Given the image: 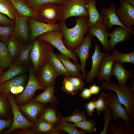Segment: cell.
I'll return each mask as SVG.
<instances>
[{"mask_svg":"<svg viewBox=\"0 0 134 134\" xmlns=\"http://www.w3.org/2000/svg\"><path fill=\"white\" fill-rule=\"evenodd\" d=\"M88 17H78L75 22L76 25L72 28H68L65 21L60 22L61 30L62 32L64 39L63 43L66 47L72 51L82 43L85 34L88 32Z\"/></svg>","mask_w":134,"mask_h":134,"instance_id":"6da1fadb","label":"cell"},{"mask_svg":"<svg viewBox=\"0 0 134 134\" xmlns=\"http://www.w3.org/2000/svg\"><path fill=\"white\" fill-rule=\"evenodd\" d=\"M104 90H111L116 92L119 101L126 108L127 113L130 117L134 118V90L133 83L121 86L114 82L107 83L103 81L101 87Z\"/></svg>","mask_w":134,"mask_h":134,"instance_id":"7a4b0ae2","label":"cell"},{"mask_svg":"<svg viewBox=\"0 0 134 134\" xmlns=\"http://www.w3.org/2000/svg\"><path fill=\"white\" fill-rule=\"evenodd\" d=\"M34 40L30 57L33 64V70L36 71L41 68L48 61V55L53 46L48 42L37 37Z\"/></svg>","mask_w":134,"mask_h":134,"instance_id":"3957f363","label":"cell"},{"mask_svg":"<svg viewBox=\"0 0 134 134\" xmlns=\"http://www.w3.org/2000/svg\"><path fill=\"white\" fill-rule=\"evenodd\" d=\"M64 35L61 30L52 31L46 32L37 37L46 41L57 48L61 53L71 59L75 63H78L77 55L68 49L63 41Z\"/></svg>","mask_w":134,"mask_h":134,"instance_id":"277c9868","label":"cell"},{"mask_svg":"<svg viewBox=\"0 0 134 134\" xmlns=\"http://www.w3.org/2000/svg\"><path fill=\"white\" fill-rule=\"evenodd\" d=\"M88 17L86 0H68L63 6L60 22L65 21L68 18L72 17Z\"/></svg>","mask_w":134,"mask_h":134,"instance_id":"5b68a950","label":"cell"},{"mask_svg":"<svg viewBox=\"0 0 134 134\" xmlns=\"http://www.w3.org/2000/svg\"><path fill=\"white\" fill-rule=\"evenodd\" d=\"M63 9V6L53 3H47L40 5L35 13L42 21L54 24L59 20Z\"/></svg>","mask_w":134,"mask_h":134,"instance_id":"8992f818","label":"cell"},{"mask_svg":"<svg viewBox=\"0 0 134 134\" xmlns=\"http://www.w3.org/2000/svg\"><path fill=\"white\" fill-rule=\"evenodd\" d=\"M107 106L111 108L113 115V120L115 121L118 118H122L128 124H132L134 120L127 113V110L118 101L116 93L110 92L106 94Z\"/></svg>","mask_w":134,"mask_h":134,"instance_id":"52a82bcc","label":"cell"},{"mask_svg":"<svg viewBox=\"0 0 134 134\" xmlns=\"http://www.w3.org/2000/svg\"><path fill=\"white\" fill-rule=\"evenodd\" d=\"M8 98L12 109L14 120L10 128L8 130L4 131V134H9L18 129L23 130L28 128L36 126V125L27 120L22 114L12 96L9 95Z\"/></svg>","mask_w":134,"mask_h":134,"instance_id":"ba28073f","label":"cell"},{"mask_svg":"<svg viewBox=\"0 0 134 134\" xmlns=\"http://www.w3.org/2000/svg\"><path fill=\"white\" fill-rule=\"evenodd\" d=\"M46 88L42 85L36 78L32 68L29 70V76L27 84L23 92L17 97V102L22 104L28 101L36 91L45 90Z\"/></svg>","mask_w":134,"mask_h":134,"instance_id":"9c48e42d","label":"cell"},{"mask_svg":"<svg viewBox=\"0 0 134 134\" xmlns=\"http://www.w3.org/2000/svg\"><path fill=\"white\" fill-rule=\"evenodd\" d=\"M28 22L30 29V39L31 41L46 32L61 30L59 23L54 24L45 23L38 21L31 17L28 18Z\"/></svg>","mask_w":134,"mask_h":134,"instance_id":"30bf717a","label":"cell"},{"mask_svg":"<svg viewBox=\"0 0 134 134\" xmlns=\"http://www.w3.org/2000/svg\"><path fill=\"white\" fill-rule=\"evenodd\" d=\"M93 36L87 33L81 44L72 51L77 55L79 58L81 65V71L82 72L83 79H86V72L85 66L86 61L89 56V51L92 47L91 42Z\"/></svg>","mask_w":134,"mask_h":134,"instance_id":"8fae6325","label":"cell"},{"mask_svg":"<svg viewBox=\"0 0 134 134\" xmlns=\"http://www.w3.org/2000/svg\"><path fill=\"white\" fill-rule=\"evenodd\" d=\"M120 7L116 11L120 22L130 29L134 25V6L130 4L125 0H120Z\"/></svg>","mask_w":134,"mask_h":134,"instance_id":"7c38bea8","label":"cell"},{"mask_svg":"<svg viewBox=\"0 0 134 134\" xmlns=\"http://www.w3.org/2000/svg\"><path fill=\"white\" fill-rule=\"evenodd\" d=\"M133 29H130L119 26L115 28L111 33H109L110 39L109 40V52H111L115 46L118 43L124 42L131 39L134 34Z\"/></svg>","mask_w":134,"mask_h":134,"instance_id":"4fadbf2b","label":"cell"},{"mask_svg":"<svg viewBox=\"0 0 134 134\" xmlns=\"http://www.w3.org/2000/svg\"><path fill=\"white\" fill-rule=\"evenodd\" d=\"M116 4L113 3H111L108 8L103 7L101 9V14L103 22L106 27V30L108 31H110L112 26L114 25H118L128 29L122 24L119 20L116 14Z\"/></svg>","mask_w":134,"mask_h":134,"instance_id":"5bb4252c","label":"cell"},{"mask_svg":"<svg viewBox=\"0 0 134 134\" xmlns=\"http://www.w3.org/2000/svg\"><path fill=\"white\" fill-rule=\"evenodd\" d=\"M28 18L19 15L14 21V34L22 42H26L30 38L31 30Z\"/></svg>","mask_w":134,"mask_h":134,"instance_id":"9a60e30c","label":"cell"},{"mask_svg":"<svg viewBox=\"0 0 134 134\" xmlns=\"http://www.w3.org/2000/svg\"><path fill=\"white\" fill-rule=\"evenodd\" d=\"M115 61L111 56L105 53L99 67L97 80H102L106 83L110 82V77L112 76L113 67Z\"/></svg>","mask_w":134,"mask_h":134,"instance_id":"2e32d148","label":"cell"},{"mask_svg":"<svg viewBox=\"0 0 134 134\" xmlns=\"http://www.w3.org/2000/svg\"><path fill=\"white\" fill-rule=\"evenodd\" d=\"M95 51L92 57V67L90 72L86 75L87 83H92L95 77H97L99 67L105 53L101 52L97 42H95Z\"/></svg>","mask_w":134,"mask_h":134,"instance_id":"e0dca14e","label":"cell"},{"mask_svg":"<svg viewBox=\"0 0 134 134\" xmlns=\"http://www.w3.org/2000/svg\"><path fill=\"white\" fill-rule=\"evenodd\" d=\"M88 14L89 28L94 27L104 24L102 17L96 7L97 0H86Z\"/></svg>","mask_w":134,"mask_h":134,"instance_id":"ac0fdd59","label":"cell"},{"mask_svg":"<svg viewBox=\"0 0 134 134\" xmlns=\"http://www.w3.org/2000/svg\"><path fill=\"white\" fill-rule=\"evenodd\" d=\"M107 132L113 134H134V126L122 118H118L113 123L110 122Z\"/></svg>","mask_w":134,"mask_h":134,"instance_id":"d6986e66","label":"cell"},{"mask_svg":"<svg viewBox=\"0 0 134 134\" xmlns=\"http://www.w3.org/2000/svg\"><path fill=\"white\" fill-rule=\"evenodd\" d=\"M59 75L47 61L41 68L40 73V79L43 86L46 88L54 85L56 77Z\"/></svg>","mask_w":134,"mask_h":134,"instance_id":"ffe728a7","label":"cell"},{"mask_svg":"<svg viewBox=\"0 0 134 134\" xmlns=\"http://www.w3.org/2000/svg\"><path fill=\"white\" fill-rule=\"evenodd\" d=\"M112 75L117 80L118 84L121 86L127 85V83L129 79H133L134 75L131 70L125 67L123 64L117 61H115L113 67Z\"/></svg>","mask_w":134,"mask_h":134,"instance_id":"44dd1931","label":"cell"},{"mask_svg":"<svg viewBox=\"0 0 134 134\" xmlns=\"http://www.w3.org/2000/svg\"><path fill=\"white\" fill-rule=\"evenodd\" d=\"M13 5L19 15L20 16L31 17L36 20L40 19L35 12L24 0H9Z\"/></svg>","mask_w":134,"mask_h":134,"instance_id":"7402d4cb","label":"cell"},{"mask_svg":"<svg viewBox=\"0 0 134 134\" xmlns=\"http://www.w3.org/2000/svg\"><path fill=\"white\" fill-rule=\"evenodd\" d=\"M56 55L70 75L83 79L82 74L80 72L81 70L80 65L78 63H72L69 58L62 54H58Z\"/></svg>","mask_w":134,"mask_h":134,"instance_id":"603a6c76","label":"cell"},{"mask_svg":"<svg viewBox=\"0 0 134 134\" xmlns=\"http://www.w3.org/2000/svg\"><path fill=\"white\" fill-rule=\"evenodd\" d=\"M106 28L104 24L99 26L89 28L88 33L97 37L100 42L104 49L109 52L108 37L109 33L106 31Z\"/></svg>","mask_w":134,"mask_h":134,"instance_id":"cb8c5ba5","label":"cell"},{"mask_svg":"<svg viewBox=\"0 0 134 134\" xmlns=\"http://www.w3.org/2000/svg\"><path fill=\"white\" fill-rule=\"evenodd\" d=\"M27 70V67L24 65L13 63L8 69L2 73L0 77V84L17 75L25 73Z\"/></svg>","mask_w":134,"mask_h":134,"instance_id":"d4e9b609","label":"cell"},{"mask_svg":"<svg viewBox=\"0 0 134 134\" xmlns=\"http://www.w3.org/2000/svg\"><path fill=\"white\" fill-rule=\"evenodd\" d=\"M26 80L25 75L22 74L0 84V93L7 96L10 92L11 88L19 86H24Z\"/></svg>","mask_w":134,"mask_h":134,"instance_id":"484cf974","label":"cell"},{"mask_svg":"<svg viewBox=\"0 0 134 134\" xmlns=\"http://www.w3.org/2000/svg\"><path fill=\"white\" fill-rule=\"evenodd\" d=\"M43 106L42 104L34 101L24 105L20 106V107L32 120L36 122L38 115Z\"/></svg>","mask_w":134,"mask_h":134,"instance_id":"4316f807","label":"cell"},{"mask_svg":"<svg viewBox=\"0 0 134 134\" xmlns=\"http://www.w3.org/2000/svg\"><path fill=\"white\" fill-rule=\"evenodd\" d=\"M6 43L9 52L14 61L25 46L23 42L18 39L14 34Z\"/></svg>","mask_w":134,"mask_h":134,"instance_id":"83f0119b","label":"cell"},{"mask_svg":"<svg viewBox=\"0 0 134 134\" xmlns=\"http://www.w3.org/2000/svg\"><path fill=\"white\" fill-rule=\"evenodd\" d=\"M48 60L54 69L60 74L67 77L71 76L61 61L54 53L53 47L49 52Z\"/></svg>","mask_w":134,"mask_h":134,"instance_id":"f1b7e54d","label":"cell"},{"mask_svg":"<svg viewBox=\"0 0 134 134\" xmlns=\"http://www.w3.org/2000/svg\"><path fill=\"white\" fill-rule=\"evenodd\" d=\"M0 13L6 15L15 21L19 15L16 9L9 0H0Z\"/></svg>","mask_w":134,"mask_h":134,"instance_id":"f546056e","label":"cell"},{"mask_svg":"<svg viewBox=\"0 0 134 134\" xmlns=\"http://www.w3.org/2000/svg\"><path fill=\"white\" fill-rule=\"evenodd\" d=\"M6 44L0 41V65L3 69H6L13 63Z\"/></svg>","mask_w":134,"mask_h":134,"instance_id":"4dcf8cb0","label":"cell"},{"mask_svg":"<svg viewBox=\"0 0 134 134\" xmlns=\"http://www.w3.org/2000/svg\"><path fill=\"white\" fill-rule=\"evenodd\" d=\"M33 47V43L25 46L18 55L14 60L13 63L20 65H27L31 62L30 54Z\"/></svg>","mask_w":134,"mask_h":134,"instance_id":"1f68e13d","label":"cell"},{"mask_svg":"<svg viewBox=\"0 0 134 134\" xmlns=\"http://www.w3.org/2000/svg\"><path fill=\"white\" fill-rule=\"evenodd\" d=\"M112 53L110 55L115 61H117L123 64L129 63L134 64V50L131 52L127 54L121 53L115 49L112 51Z\"/></svg>","mask_w":134,"mask_h":134,"instance_id":"d6a6232c","label":"cell"},{"mask_svg":"<svg viewBox=\"0 0 134 134\" xmlns=\"http://www.w3.org/2000/svg\"><path fill=\"white\" fill-rule=\"evenodd\" d=\"M57 129L62 130L70 134H84L85 132L77 129L76 126L72 123H69L66 121L63 117L60 116Z\"/></svg>","mask_w":134,"mask_h":134,"instance_id":"836d02e7","label":"cell"},{"mask_svg":"<svg viewBox=\"0 0 134 134\" xmlns=\"http://www.w3.org/2000/svg\"><path fill=\"white\" fill-rule=\"evenodd\" d=\"M54 85L47 87L43 92L34 99V101L44 104L51 102L54 97Z\"/></svg>","mask_w":134,"mask_h":134,"instance_id":"e575fe53","label":"cell"},{"mask_svg":"<svg viewBox=\"0 0 134 134\" xmlns=\"http://www.w3.org/2000/svg\"><path fill=\"white\" fill-rule=\"evenodd\" d=\"M35 12L41 5L47 3H52L63 6L68 0H24Z\"/></svg>","mask_w":134,"mask_h":134,"instance_id":"d590c367","label":"cell"},{"mask_svg":"<svg viewBox=\"0 0 134 134\" xmlns=\"http://www.w3.org/2000/svg\"><path fill=\"white\" fill-rule=\"evenodd\" d=\"M36 126L37 131L40 132L57 134L60 131L57 128H55L53 124L45 121L42 119L37 121Z\"/></svg>","mask_w":134,"mask_h":134,"instance_id":"8d00e7d4","label":"cell"},{"mask_svg":"<svg viewBox=\"0 0 134 134\" xmlns=\"http://www.w3.org/2000/svg\"><path fill=\"white\" fill-rule=\"evenodd\" d=\"M76 126L85 130L90 133H92L97 130V124L95 121L92 120L90 121L87 120L74 123Z\"/></svg>","mask_w":134,"mask_h":134,"instance_id":"74e56055","label":"cell"},{"mask_svg":"<svg viewBox=\"0 0 134 134\" xmlns=\"http://www.w3.org/2000/svg\"><path fill=\"white\" fill-rule=\"evenodd\" d=\"M14 25L7 26L0 25V41L6 43L14 34Z\"/></svg>","mask_w":134,"mask_h":134,"instance_id":"f35d334b","label":"cell"},{"mask_svg":"<svg viewBox=\"0 0 134 134\" xmlns=\"http://www.w3.org/2000/svg\"><path fill=\"white\" fill-rule=\"evenodd\" d=\"M107 96L106 94L103 91H102L101 94L95 101V108L98 114L100 115V112L104 111L106 108Z\"/></svg>","mask_w":134,"mask_h":134,"instance_id":"ab89813d","label":"cell"},{"mask_svg":"<svg viewBox=\"0 0 134 134\" xmlns=\"http://www.w3.org/2000/svg\"><path fill=\"white\" fill-rule=\"evenodd\" d=\"M64 118L67 122L74 123L78 122L88 119L87 117L85 115L84 112L77 110L75 111L71 116Z\"/></svg>","mask_w":134,"mask_h":134,"instance_id":"60d3db41","label":"cell"},{"mask_svg":"<svg viewBox=\"0 0 134 134\" xmlns=\"http://www.w3.org/2000/svg\"><path fill=\"white\" fill-rule=\"evenodd\" d=\"M103 122L104 128L103 130L100 133V134H107V130L110 121L113 119V115L112 109L111 108L107 106L104 111Z\"/></svg>","mask_w":134,"mask_h":134,"instance_id":"b9f144b4","label":"cell"},{"mask_svg":"<svg viewBox=\"0 0 134 134\" xmlns=\"http://www.w3.org/2000/svg\"><path fill=\"white\" fill-rule=\"evenodd\" d=\"M41 119L52 124L59 122V120L55 111L52 109L46 110L42 116Z\"/></svg>","mask_w":134,"mask_h":134,"instance_id":"7bdbcfd3","label":"cell"},{"mask_svg":"<svg viewBox=\"0 0 134 134\" xmlns=\"http://www.w3.org/2000/svg\"><path fill=\"white\" fill-rule=\"evenodd\" d=\"M62 88L63 90L72 95H74L78 91L67 78L65 76L63 82Z\"/></svg>","mask_w":134,"mask_h":134,"instance_id":"ee69618b","label":"cell"},{"mask_svg":"<svg viewBox=\"0 0 134 134\" xmlns=\"http://www.w3.org/2000/svg\"><path fill=\"white\" fill-rule=\"evenodd\" d=\"M67 77L78 91L82 89L84 85L83 79L75 77Z\"/></svg>","mask_w":134,"mask_h":134,"instance_id":"f6af8a7d","label":"cell"},{"mask_svg":"<svg viewBox=\"0 0 134 134\" xmlns=\"http://www.w3.org/2000/svg\"><path fill=\"white\" fill-rule=\"evenodd\" d=\"M7 96L0 93V115H3L6 112L7 106L5 100Z\"/></svg>","mask_w":134,"mask_h":134,"instance_id":"bcb514c9","label":"cell"},{"mask_svg":"<svg viewBox=\"0 0 134 134\" xmlns=\"http://www.w3.org/2000/svg\"><path fill=\"white\" fill-rule=\"evenodd\" d=\"M95 99H93V100L90 101L88 103L85 104L84 107L88 114V116H92L93 113L95 108Z\"/></svg>","mask_w":134,"mask_h":134,"instance_id":"7dc6e473","label":"cell"},{"mask_svg":"<svg viewBox=\"0 0 134 134\" xmlns=\"http://www.w3.org/2000/svg\"><path fill=\"white\" fill-rule=\"evenodd\" d=\"M15 21L0 13V25L9 26L14 25Z\"/></svg>","mask_w":134,"mask_h":134,"instance_id":"c3c4849f","label":"cell"},{"mask_svg":"<svg viewBox=\"0 0 134 134\" xmlns=\"http://www.w3.org/2000/svg\"><path fill=\"white\" fill-rule=\"evenodd\" d=\"M92 95L89 88H85L83 89L80 96L85 100L89 99Z\"/></svg>","mask_w":134,"mask_h":134,"instance_id":"681fc988","label":"cell"},{"mask_svg":"<svg viewBox=\"0 0 134 134\" xmlns=\"http://www.w3.org/2000/svg\"><path fill=\"white\" fill-rule=\"evenodd\" d=\"M89 88L92 95H98L100 91L101 90V87L97 85L96 84L90 85Z\"/></svg>","mask_w":134,"mask_h":134,"instance_id":"f907efd6","label":"cell"},{"mask_svg":"<svg viewBox=\"0 0 134 134\" xmlns=\"http://www.w3.org/2000/svg\"><path fill=\"white\" fill-rule=\"evenodd\" d=\"M11 122L10 120H6L0 119V133L3 130L9 126Z\"/></svg>","mask_w":134,"mask_h":134,"instance_id":"816d5d0a","label":"cell"},{"mask_svg":"<svg viewBox=\"0 0 134 134\" xmlns=\"http://www.w3.org/2000/svg\"><path fill=\"white\" fill-rule=\"evenodd\" d=\"M24 89V86H18L11 88L10 90V92L12 94L17 95L22 92Z\"/></svg>","mask_w":134,"mask_h":134,"instance_id":"f5cc1de1","label":"cell"},{"mask_svg":"<svg viewBox=\"0 0 134 134\" xmlns=\"http://www.w3.org/2000/svg\"><path fill=\"white\" fill-rule=\"evenodd\" d=\"M21 134H33L35 133V132L32 130H28L20 133Z\"/></svg>","mask_w":134,"mask_h":134,"instance_id":"db71d44e","label":"cell"},{"mask_svg":"<svg viewBox=\"0 0 134 134\" xmlns=\"http://www.w3.org/2000/svg\"><path fill=\"white\" fill-rule=\"evenodd\" d=\"M130 4L134 6V0H125Z\"/></svg>","mask_w":134,"mask_h":134,"instance_id":"11a10c76","label":"cell"},{"mask_svg":"<svg viewBox=\"0 0 134 134\" xmlns=\"http://www.w3.org/2000/svg\"><path fill=\"white\" fill-rule=\"evenodd\" d=\"M3 69L1 67L0 65V77L2 74L3 73Z\"/></svg>","mask_w":134,"mask_h":134,"instance_id":"9f6ffc18","label":"cell"}]
</instances>
